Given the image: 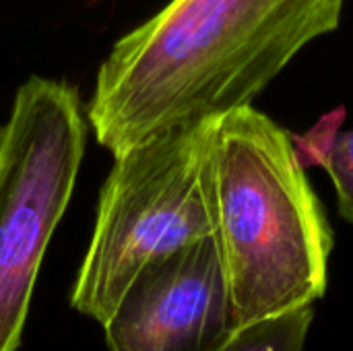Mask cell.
I'll return each instance as SVG.
<instances>
[{
    "label": "cell",
    "mask_w": 353,
    "mask_h": 351,
    "mask_svg": "<svg viewBox=\"0 0 353 351\" xmlns=\"http://www.w3.org/2000/svg\"><path fill=\"white\" fill-rule=\"evenodd\" d=\"M323 168L331 176L339 217L353 225V128L337 132Z\"/></svg>",
    "instance_id": "obj_7"
},
{
    "label": "cell",
    "mask_w": 353,
    "mask_h": 351,
    "mask_svg": "<svg viewBox=\"0 0 353 351\" xmlns=\"http://www.w3.org/2000/svg\"><path fill=\"white\" fill-rule=\"evenodd\" d=\"M345 0H172L101 62L87 120L116 157L252 101L319 37Z\"/></svg>",
    "instance_id": "obj_1"
},
{
    "label": "cell",
    "mask_w": 353,
    "mask_h": 351,
    "mask_svg": "<svg viewBox=\"0 0 353 351\" xmlns=\"http://www.w3.org/2000/svg\"><path fill=\"white\" fill-rule=\"evenodd\" d=\"M85 143L77 87L29 77L0 128V351L21 348L37 273L70 203Z\"/></svg>",
    "instance_id": "obj_4"
},
{
    "label": "cell",
    "mask_w": 353,
    "mask_h": 351,
    "mask_svg": "<svg viewBox=\"0 0 353 351\" xmlns=\"http://www.w3.org/2000/svg\"><path fill=\"white\" fill-rule=\"evenodd\" d=\"M110 351H219L236 333L213 236L145 267L101 325Z\"/></svg>",
    "instance_id": "obj_5"
},
{
    "label": "cell",
    "mask_w": 353,
    "mask_h": 351,
    "mask_svg": "<svg viewBox=\"0 0 353 351\" xmlns=\"http://www.w3.org/2000/svg\"><path fill=\"white\" fill-rule=\"evenodd\" d=\"M314 306L298 308L238 329L219 351H304Z\"/></svg>",
    "instance_id": "obj_6"
},
{
    "label": "cell",
    "mask_w": 353,
    "mask_h": 351,
    "mask_svg": "<svg viewBox=\"0 0 353 351\" xmlns=\"http://www.w3.org/2000/svg\"><path fill=\"white\" fill-rule=\"evenodd\" d=\"M211 120L114 157L70 304L103 325L149 265L213 236Z\"/></svg>",
    "instance_id": "obj_3"
},
{
    "label": "cell",
    "mask_w": 353,
    "mask_h": 351,
    "mask_svg": "<svg viewBox=\"0 0 353 351\" xmlns=\"http://www.w3.org/2000/svg\"><path fill=\"white\" fill-rule=\"evenodd\" d=\"M209 182L234 329L323 300L333 228L294 132L254 106L213 118Z\"/></svg>",
    "instance_id": "obj_2"
}]
</instances>
